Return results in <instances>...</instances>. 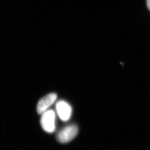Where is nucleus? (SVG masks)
I'll return each instance as SVG.
<instances>
[{
  "mask_svg": "<svg viewBox=\"0 0 150 150\" xmlns=\"http://www.w3.org/2000/svg\"><path fill=\"white\" fill-rule=\"evenodd\" d=\"M57 98L56 94L50 93L41 98L37 105V112L39 114L44 113L47 108L54 103Z\"/></svg>",
  "mask_w": 150,
  "mask_h": 150,
  "instance_id": "obj_4",
  "label": "nucleus"
},
{
  "mask_svg": "<svg viewBox=\"0 0 150 150\" xmlns=\"http://www.w3.org/2000/svg\"><path fill=\"white\" fill-rule=\"evenodd\" d=\"M78 133V128L76 125H71L62 129L57 134V139L62 143H67L74 139Z\"/></svg>",
  "mask_w": 150,
  "mask_h": 150,
  "instance_id": "obj_2",
  "label": "nucleus"
},
{
  "mask_svg": "<svg viewBox=\"0 0 150 150\" xmlns=\"http://www.w3.org/2000/svg\"><path fill=\"white\" fill-rule=\"evenodd\" d=\"M56 109L61 120L66 122L69 120L72 114V108L67 103L60 100L56 104Z\"/></svg>",
  "mask_w": 150,
  "mask_h": 150,
  "instance_id": "obj_3",
  "label": "nucleus"
},
{
  "mask_svg": "<svg viewBox=\"0 0 150 150\" xmlns=\"http://www.w3.org/2000/svg\"><path fill=\"white\" fill-rule=\"evenodd\" d=\"M147 4L148 8L150 10V0H147Z\"/></svg>",
  "mask_w": 150,
  "mask_h": 150,
  "instance_id": "obj_5",
  "label": "nucleus"
},
{
  "mask_svg": "<svg viewBox=\"0 0 150 150\" xmlns=\"http://www.w3.org/2000/svg\"><path fill=\"white\" fill-rule=\"evenodd\" d=\"M55 114L54 111H47L43 114L41 123L43 129L48 133H53L55 130Z\"/></svg>",
  "mask_w": 150,
  "mask_h": 150,
  "instance_id": "obj_1",
  "label": "nucleus"
}]
</instances>
